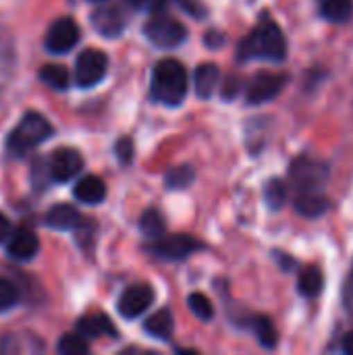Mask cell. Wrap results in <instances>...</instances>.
Instances as JSON below:
<instances>
[{
    "mask_svg": "<svg viewBox=\"0 0 353 355\" xmlns=\"http://www.w3.org/2000/svg\"><path fill=\"white\" fill-rule=\"evenodd\" d=\"M237 56L241 62L252 60V58H266V60H275L281 62L287 56V42L285 35L281 31V27L270 19V17H262V21L252 29V33H248L239 48H237Z\"/></svg>",
    "mask_w": 353,
    "mask_h": 355,
    "instance_id": "1",
    "label": "cell"
},
{
    "mask_svg": "<svg viewBox=\"0 0 353 355\" xmlns=\"http://www.w3.org/2000/svg\"><path fill=\"white\" fill-rule=\"evenodd\" d=\"M150 94L164 106H179L187 96V71L175 58L160 60L152 71Z\"/></svg>",
    "mask_w": 353,
    "mask_h": 355,
    "instance_id": "2",
    "label": "cell"
},
{
    "mask_svg": "<svg viewBox=\"0 0 353 355\" xmlns=\"http://www.w3.org/2000/svg\"><path fill=\"white\" fill-rule=\"evenodd\" d=\"M52 133H54V129L46 116H42L40 112H33V110L25 112L21 116V121L17 123V127L6 137V150L15 158H21L27 152H31L33 148H37L42 141H46Z\"/></svg>",
    "mask_w": 353,
    "mask_h": 355,
    "instance_id": "3",
    "label": "cell"
},
{
    "mask_svg": "<svg viewBox=\"0 0 353 355\" xmlns=\"http://www.w3.org/2000/svg\"><path fill=\"white\" fill-rule=\"evenodd\" d=\"M144 33L154 46L164 48V50L181 46L185 42V37H187L185 25L179 23L177 19H173V17H166L164 12L152 15V19L144 27Z\"/></svg>",
    "mask_w": 353,
    "mask_h": 355,
    "instance_id": "4",
    "label": "cell"
},
{
    "mask_svg": "<svg viewBox=\"0 0 353 355\" xmlns=\"http://www.w3.org/2000/svg\"><path fill=\"white\" fill-rule=\"evenodd\" d=\"M289 177L300 191H318L329 179V166L320 160L300 156L293 160Z\"/></svg>",
    "mask_w": 353,
    "mask_h": 355,
    "instance_id": "5",
    "label": "cell"
},
{
    "mask_svg": "<svg viewBox=\"0 0 353 355\" xmlns=\"http://www.w3.org/2000/svg\"><path fill=\"white\" fill-rule=\"evenodd\" d=\"M108 71V56L102 50L87 48L75 60V83L83 89L98 85Z\"/></svg>",
    "mask_w": 353,
    "mask_h": 355,
    "instance_id": "6",
    "label": "cell"
},
{
    "mask_svg": "<svg viewBox=\"0 0 353 355\" xmlns=\"http://www.w3.org/2000/svg\"><path fill=\"white\" fill-rule=\"evenodd\" d=\"M202 248L204 245L191 235H169V237L162 235L160 239L152 241L150 254L162 260H185Z\"/></svg>",
    "mask_w": 353,
    "mask_h": 355,
    "instance_id": "7",
    "label": "cell"
},
{
    "mask_svg": "<svg viewBox=\"0 0 353 355\" xmlns=\"http://www.w3.org/2000/svg\"><path fill=\"white\" fill-rule=\"evenodd\" d=\"M79 42V27L71 17H60L56 19L44 37L46 50L52 54H67L69 50L75 48V44Z\"/></svg>",
    "mask_w": 353,
    "mask_h": 355,
    "instance_id": "8",
    "label": "cell"
},
{
    "mask_svg": "<svg viewBox=\"0 0 353 355\" xmlns=\"http://www.w3.org/2000/svg\"><path fill=\"white\" fill-rule=\"evenodd\" d=\"M287 83V75L281 73H270V71H258L246 89V98L250 104H262L273 98H277Z\"/></svg>",
    "mask_w": 353,
    "mask_h": 355,
    "instance_id": "9",
    "label": "cell"
},
{
    "mask_svg": "<svg viewBox=\"0 0 353 355\" xmlns=\"http://www.w3.org/2000/svg\"><path fill=\"white\" fill-rule=\"evenodd\" d=\"M154 302V289L146 283H137L131 285L123 291V295L119 297V314L127 320L141 316Z\"/></svg>",
    "mask_w": 353,
    "mask_h": 355,
    "instance_id": "10",
    "label": "cell"
},
{
    "mask_svg": "<svg viewBox=\"0 0 353 355\" xmlns=\"http://www.w3.org/2000/svg\"><path fill=\"white\" fill-rule=\"evenodd\" d=\"M48 166H50V175L52 181L56 183H67L73 177H77V173H81L83 168V158L77 150L73 148H58L50 154L48 158Z\"/></svg>",
    "mask_w": 353,
    "mask_h": 355,
    "instance_id": "11",
    "label": "cell"
},
{
    "mask_svg": "<svg viewBox=\"0 0 353 355\" xmlns=\"http://www.w3.org/2000/svg\"><path fill=\"white\" fill-rule=\"evenodd\" d=\"M92 27L104 37H119L125 29V15L119 6H98L92 12Z\"/></svg>",
    "mask_w": 353,
    "mask_h": 355,
    "instance_id": "12",
    "label": "cell"
},
{
    "mask_svg": "<svg viewBox=\"0 0 353 355\" xmlns=\"http://www.w3.org/2000/svg\"><path fill=\"white\" fill-rule=\"evenodd\" d=\"M37 252H40V241H37V237H35L33 231H29V229H17V231L8 237L6 254H8L12 260L27 262V260H31Z\"/></svg>",
    "mask_w": 353,
    "mask_h": 355,
    "instance_id": "13",
    "label": "cell"
},
{
    "mask_svg": "<svg viewBox=\"0 0 353 355\" xmlns=\"http://www.w3.org/2000/svg\"><path fill=\"white\" fill-rule=\"evenodd\" d=\"M44 223L54 231H73L81 225V214L71 204H54L46 212Z\"/></svg>",
    "mask_w": 353,
    "mask_h": 355,
    "instance_id": "14",
    "label": "cell"
},
{
    "mask_svg": "<svg viewBox=\"0 0 353 355\" xmlns=\"http://www.w3.org/2000/svg\"><path fill=\"white\" fill-rule=\"evenodd\" d=\"M73 196L77 202L81 204H87V206H96L100 202H104L106 198V185L100 177H94V175H87V177H81L75 187H73Z\"/></svg>",
    "mask_w": 353,
    "mask_h": 355,
    "instance_id": "15",
    "label": "cell"
},
{
    "mask_svg": "<svg viewBox=\"0 0 353 355\" xmlns=\"http://www.w3.org/2000/svg\"><path fill=\"white\" fill-rule=\"evenodd\" d=\"M77 333L83 335L85 339H98V337H117V329L110 322L106 314H87L77 320Z\"/></svg>",
    "mask_w": 353,
    "mask_h": 355,
    "instance_id": "16",
    "label": "cell"
},
{
    "mask_svg": "<svg viewBox=\"0 0 353 355\" xmlns=\"http://www.w3.org/2000/svg\"><path fill=\"white\" fill-rule=\"evenodd\" d=\"M329 208H331V200L320 191H302V196L295 200V210L308 218H318L325 212H329Z\"/></svg>",
    "mask_w": 353,
    "mask_h": 355,
    "instance_id": "17",
    "label": "cell"
},
{
    "mask_svg": "<svg viewBox=\"0 0 353 355\" xmlns=\"http://www.w3.org/2000/svg\"><path fill=\"white\" fill-rule=\"evenodd\" d=\"M193 81H196V92L200 98H210L221 81V69L214 64V62H204L196 69V75H193Z\"/></svg>",
    "mask_w": 353,
    "mask_h": 355,
    "instance_id": "18",
    "label": "cell"
},
{
    "mask_svg": "<svg viewBox=\"0 0 353 355\" xmlns=\"http://www.w3.org/2000/svg\"><path fill=\"white\" fill-rule=\"evenodd\" d=\"M144 329H146L148 335H152V337H156L160 341H169L173 337V331H175V320H173L171 310L169 308H162V310L154 312L146 320Z\"/></svg>",
    "mask_w": 353,
    "mask_h": 355,
    "instance_id": "19",
    "label": "cell"
},
{
    "mask_svg": "<svg viewBox=\"0 0 353 355\" xmlns=\"http://www.w3.org/2000/svg\"><path fill=\"white\" fill-rule=\"evenodd\" d=\"M298 289L304 297L312 300V297H318L325 289V275L320 268L316 266H308L302 270L300 275V281H298Z\"/></svg>",
    "mask_w": 353,
    "mask_h": 355,
    "instance_id": "20",
    "label": "cell"
},
{
    "mask_svg": "<svg viewBox=\"0 0 353 355\" xmlns=\"http://www.w3.org/2000/svg\"><path fill=\"white\" fill-rule=\"evenodd\" d=\"M320 15L331 23L343 25L353 17V0H322Z\"/></svg>",
    "mask_w": 353,
    "mask_h": 355,
    "instance_id": "21",
    "label": "cell"
},
{
    "mask_svg": "<svg viewBox=\"0 0 353 355\" xmlns=\"http://www.w3.org/2000/svg\"><path fill=\"white\" fill-rule=\"evenodd\" d=\"M139 231L144 233L146 239L150 241H156L164 235L166 231V225H164V216L156 210V208H150L141 214L139 218Z\"/></svg>",
    "mask_w": 353,
    "mask_h": 355,
    "instance_id": "22",
    "label": "cell"
},
{
    "mask_svg": "<svg viewBox=\"0 0 353 355\" xmlns=\"http://www.w3.org/2000/svg\"><path fill=\"white\" fill-rule=\"evenodd\" d=\"M252 329H254V335L258 339V343L264 347V349H275L277 347V341H279V333L273 324L270 318L266 316H256L252 320Z\"/></svg>",
    "mask_w": 353,
    "mask_h": 355,
    "instance_id": "23",
    "label": "cell"
},
{
    "mask_svg": "<svg viewBox=\"0 0 353 355\" xmlns=\"http://www.w3.org/2000/svg\"><path fill=\"white\" fill-rule=\"evenodd\" d=\"M40 79L52 89H67L69 87V71L62 64H44L40 69Z\"/></svg>",
    "mask_w": 353,
    "mask_h": 355,
    "instance_id": "24",
    "label": "cell"
},
{
    "mask_svg": "<svg viewBox=\"0 0 353 355\" xmlns=\"http://www.w3.org/2000/svg\"><path fill=\"white\" fill-rule=\"evenodd\" d=\"M287 185L281 179H270L264 185V202L270 210H281L287 202Z\"/></svg>",
    "mask_w": 353,
    "mask_h": 355,
    "instance_id": "25",
    "label": "cell"
},
{
    "mask_svg": "<svg viewBox=\"0 0 353 355\" xmlns=\"http://www.w3.org/2000/svg\"><path fill=\"white\" fill-rule=\"evenodd\" d=\"M193 177H196L193 168L189 164H181V166H175V168H171L166 173L164 185H166V189H173V191L185 189V187H189L193 183Z\"/></svg>",
    "mask_w": 353,
    "mask_h": 355,
    "instance_id": "26",
    "label": "cell"
},
{
    "mask_svg": "<svg viewBox=\"0 0 353 355\" xmlns=\"http://www.w3.org/2000/svg\"><path fill=\"white\" fill-rule=\"evenodd\" d=\"M58 352L62 355H85L89 354V345L83 335H62L58 341Z\"/></svg>",
    "mask_w": 353,
    "mask_h": 355,
    "instance_id": "27",
    "label": "cell"
},
{
    "mask_svg": "<svg viewBox=\"0 0 353 355\" xmlns=\"http://www.w3.org/2000/svg\"><path fill=\"white\" fill-rule=\"evenodd\" d=\"M187 306L193 312V316L200 318V320H204V322L214 316V306H212V302L204 293H191L187 297Z\"/></svg>",
    "mask_w": 353,
    "mask_h": 355,
    "instance_id": "28",
    "label": "cell"
},
{
    "mask_svg": "<svg viewBox=\"0 0 353 355\" xmlns=\"http://www.w3.org/2000/svg\"><path fill=\"white\" fill-rule=\"evenodd\" d=\"M17 302H19V291H17V287H15L8 279L0 277V312H6V310L15 308Z\"/></svg>",
    "mask_w": 353,
    "mask_h": 355,
    "instance_id": "29",
    "label": "cell"
},
{
    "mask_svg": "<svg viewBox=\"0 0 353 355\" xmlns=\"http://www.w3.org/2000/svg\"><path fill=\"white\" fill-rule=\"evenodd\" d=\"M114 152H117V158H119L123 164H129L131 158H133V144H131V139H127V137L119 139Z\"/></svg>",
    "mask_w": 353,
    "mask_h": 355,
    "instance_id": "30",
    "label": "cell"
},
{
    "mask_svg": "<svg viewBox=\"0 0 353 355\" xmlns=\"http://www.w3.org/2000/svg\"><path fill=\"white\" fill-rule=\"evenodd\" d=\"M343 308L350 316H353V264L345 283H343Z\"/></svg>",
    "mask_w": 353,
    "mask_h": 355,
    "instance_id": "31",
    "label": "cell"
},
{
    "mask_svg": "<svg viewBox=\"0 0 353 355\" xmlns=\"http://www.w3.org/2000/svg\"><path fill=\"white\" fill-rule=\"evenodd\" d=\"M173 2H177V0H139V6H141V8H148L152 15H160V12H164Z\"/></svg>",
    "mask_w": 353,
    "mask_h": 355,
    "instance_id": "32",
    "label": "cell"
},
{
    "mask_svg": "<svg viewBox=\"0 0 353 355\" xmlns=\"http://www.w3.org/2000/svg\"><path fill=\"white\" fill-rule=\"evenodd\" d=\"M179 4H181V8L185 10V12H189L191 17H196V19H200V17H204L206 15V10H204V6H202V2H198V0H177Z\"/></svg>",
    "mask_w": 353,
    "mask_h": 355,
    "instance_id": "33",
    "label": "cell"
},
{
    "mask_svg": "<svg viewBox=\"0 0 353 355\" xmlns=\"http://www.w3.org/2000/svg\"><path fill=\"white\" fill-rule=\"evenodd\" d=\"M237 92H239V79H235V77L227 79V83L223 87V98L225 100H231V98L237 96Z\"/></svg>",
    "mask_w": 353,
    "mask_h": 355,
    "instance_id": "34",
    "label": "cell"
},
{
    "mask_svg": "<svg viewBox=\"0 0 353 355\" xmlns=\"http://www.w3.org/2000/svg\"><path fill=\"white\" fill-rule=\"evenodd\" d=\"M204 42H206L208 48H218V46L225 44V35L218 33V31H208V33L204 35Z\"/></svg>",
    "mask_w": 353,
    "mask_h": 355,
    "instance_id": "35",
    "label": "cell"
},
{
    "mask_svg": "<svg viewBox=\"0 0 353 355\" xmlns=\"http://www.w3.org/2000/svg\"><path fill=\"white\" fill-rule=\"evenodd\" d=\"M10 235H12V233H10V223H8V218L0 212V243H4Z\"/></svg>",
    "mask_w": 353,
    "mask_h": 355,
    "instance_id": "36",
    "label": "cell"
},
{
    "mask_svg": "<svg viewBox=\"0 0 353 355\" xmlns=\"http://www.w3.org/2000/svg\"><path fill=\"white\" fill-rule=\"evenodd\" d=\"M343 352L347 355H353V331L352 333H347L345 339H343Z\"/></svg>",
    "mask_w": 353,
    "mask_h": 355,
    "instance_id": "37",
    "label": "cell"
},
{
    "mask_svg": "<svg viewBox=\"0 0 353 355\" xmlns=\"http://www.w3.org/2000/svg\"><path fill=\"white\" fill-rule=\"evenodd\" d=\"M87 2H92V4H102V2H106V0H87Z\"/></svg>",
    "mask_w": 353,
    "mask_h": 355,
    "instance_id": "38",
    "label": "cell"
}]
</instances>
